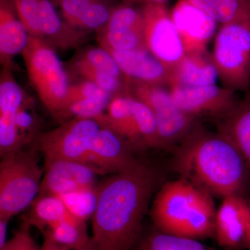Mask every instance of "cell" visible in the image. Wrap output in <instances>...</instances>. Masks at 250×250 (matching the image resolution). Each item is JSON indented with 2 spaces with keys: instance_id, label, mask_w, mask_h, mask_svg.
Returning a JSON list of instances; mask_svg holds the SVG:
<instances>
[{
  "instance_id": "cell-27",
  "label": "cell",
  "mask_w": 250,
  "mask_h": 250,
  "mask_svg": "<svg viewBox=\"0 0 250 250\" xmlns=\"http://www.w3.org/2000/svg\"><path fill=\"white\" fill-rule=\"evenodd\" d=\"M72 68L83 80L89 81L98 85L112 96H118L126 93V77L125 78L113 76L107 72L92 67L72 64Z\"/></svg>"
},
{
  "instance_id": "cell-14",
  "label": "cell",
  "mask_w": 250,
  "mask_h": 250,
  "mask_svg": "<svg viewBox=\"0 0 250 250\" xmlns=\"http://www.w3.org/2000/svg\"><path fill=\"white\" fill-rule=\"evenodd\" d=\"M138 161L126 141L111 128L102 126L90 147L85 164L98 174H116Z\"/></svg>"
},
{
  "instance_id": "cell-38",
  "label": "cell",
  "mask_w": 250,
  "mask_h": 250,
  "mask_svg": "<svg viewBox=\"0 0 250 250\" xmlns=\"http://www.w3.org/2000/svg\"><path fill=\"white\" fill-rule=\"evenodd\" d=\"M149 2L164 3L165 0H148Z\"/></svg>"
},
{
  "instance_id": "cell-19",
  "label": "cell",
  "mask_w": 250,
  "mask_h": 250,
  "mask_svg": "<svg viewBox=\"0 0 250 250\" xmlns=\"http://www.w3.org/2000/svg\"><path fill=\"white\" fill-rule=\"evenodd\" d=\"M62 9L65 21L72 27L88 31L101 30L113 10L105 0H52Z\"/></svg>"
},
{
  "instance_id": "cell-32",
  "label": "cell",
  "mask_w": 250,
  "mask_h": 250,
  "mask_svg": "<svg viewBox=\"0 0 250 250\" xmlns=\"http://www.w3.org/2000/svg\"><path fill=\"white\" fill-rule=\"evenodd\" d=\"M16 125L18 131L28 143L38 134L39 122L34 111V100L28 99L16 115Z\"/></svg>"
},
{
  "instance_id": "cell-34",
  "label": "cell",
  "mask_w": 250,
  "mask_h": 250,
  "mask_svg": "<svg viewBox=\"0 0 250 250\" xmlns=\"http://www.w3.org/2000/svg\"><path fill=\"white\" fill-rule=\"evenodd\" d=\"M30 229L27 222H23L12 238L0 250H41L31 236Z\"/></svg>"
},
{
  "instance_id": "cell-15",
  "label": "cell",
  "mask_w": 250,
  "mask_h": 250,
  "mask_svg": "<svg viewBox=\"0 0 250 250\" xmlns=\"http://www.w3.org/2000/svg\"><path fill=\"white\" fill-rule=\"evenodd\" d=\"M186 54L205 52L214 34L216 22L190 0H179L170 14Z\"/></svg>"
},
{
  "instance_id": "cell-22",
  "label": "cell",
  "mask_w": 250,
  "mask_h": 250,
  "mask_svg": "<svg viewBox=\"0 0 250 250\" xmlns=\"http://www.w3.org/2000/svg\"><path fill=\"white\" fill-rule=\"evenodd\" d=\"M216 122L218 132L232 141L250 174V94Z\"/></svg>"
},
{
  "instance_id": "cell-11",
  "label": "cell",
  "mask_w": 250,
  "mask_h": 250,
  "mask_svg": "<svg viewBox=\"0 0 250 250\" xmlns=\"http://www.w3.org/2000/svg\"><path fill=\"white\" fill-rule=\"evenodd\" d=\"M177 106L189 116L215 118L216 121L232 109L238 101L235 92L216 84L200 87H170Z\"/></svg>"
},
{
  "instance_id": "cell-26",
  "label": "cell",
  "mask_w": 250,
  "mask_h": 250,
  "mask_svg": "<svg viewBox=\"0 0 250 250\" xmlns=\"http://www.w3.org/2000/svg\"><path fill=\"white\" fill-rule=\"evenodd\" d=\"M138 250H233L217 249L199 240L167 234L159 230L149 233L139 242Z\"/></svg>"
},
{
  "instance_id": "cell-9",
  "label": "cell",
  "mask_w": 250,
  "mask_h": 250,
  "mask_svg": "<svg viewBox=\"0 0 250 250\" xmlns=\"http://www.w3.org/2000/svg\"><path fill=\"white\" fill-rule=\"evenodd\" d=\"M106 111L97 121L101 126L114 130L131 148L143 149L145 139L152 134L155 125L147 105L126 93L112 99Z\"/></svg>"
},
{
  "instance_id": "cell-31",
  "label": "cell",
  "mask_w": 250,
  "mask_h": 250,
  "mask_svg": "<svg viewBox=\"0 0 250 250\" xmlns=\"http://www.w3.org/2000/svg\"><path fill=\"white\" fill-rule=\"evenodd\" d=\"M18 17L29 35L43 39L40 24L39 11L40 0H11Z\"/></svg>"
},
{
  "instance_id": "cell-29",
  "label": "cell",
  "mask_w": 250,
  "mask_h": 250,
  "mask_svg": "<svg viewBox=\"0 0 250 250\" xmlns=\"http://www.w3.org/2000/svg\"><path fill=\"white\" fill-rule=\"evenodd\" d=\"M74 216L86 221L92 218L98 202L97 187L59 196Z\"/></svg>"
},
{
  "instance_id": "cell-33",
  "label": "cell",
  "mask_w": 250,
  "mask_h": 250,
  "mask_svg": "<svg viewBox=\"0 0 250 250\" xmlns=\"http://www.w3.org/2000/svg\"><path fill=\"white\" fill-rule=\"evenodd\" d=\"M113 98V97L111 94L105 91L98 85L92 83L89 81L83 80L80 83L70 85L68 91H67L65 106L62 108V112L67 105L75 103V102L80 101V100H88V99L112 100Z\"/></svg>"
},
{
  "instance_id": "cell-20",
  "label": "cell",
  "mask_w": 250,
  "mask_h": 250,
  "mask_svg": "<svg viewBox=\"0 0 250 250\" xmlns=\"http://www.w3.org/2000/svg\"><path fill=\"white\" fill-rule=\"evenodd\" d=\"M29 34L11 0H0V60L11 67L13 58L27 45Z\"/></svg>"
},
{
  "instance_id": "cell-10",
  "label": "cell",
  "mask_w": 250,
  "mask_h": 250,
  "mask_svg": "<svg viewBox=\"0 0 250 250\" xmlns=\"http://www.w3.org/2000/svg\"><path fill=\"white\" fill-rule=\"evenodd\" d=\"M145 40L151 54L169 68L176 66L186 55L177 27L164 3L148 2L142 11Z\"/></svg>"
},
{
  "instance_id": "cell-35",
  "label": "cell",
  "mask_w": 250,
  "mask_h": 250,
  "mask_svg": "<svg viewBox=\"0 0 250 250\" xmlns=\"http://www.w3.org/2000/svg\"><path fill=\"white\" fill-rule=\"evenodd\" d=\"M41 250H68L55 242L52 241L50 238L45 237V241L41 247Z\"/></svg>"
},
{
  "instance_id": "cell-13",
  "label": "cell",
  "mask_w": 250,
  "mask_h": 250,
  "mask_svg": "<svg viewBox=\"0 0 250 250\" xmlns=\"http://www.w3.org/2000/svg\"><path fill=\"white\" fill-rule=\"evenodd\" d=\"M96 172L83 163L63 159L46 160L39 195H66L96 187Z\"/></svg>"
},
{
  "instance_id": "cell-25",
  "label": "cell",
  "mask_w": 250,
  "mask_h": 250,
  "mask_svg": "<svg viewBox=\"0 0 250 250\" xmlns=\"http://www.w3.org/2000/svg\"><path fill=\"white\" fill-rule=\"evenodd\" d=\"M222 24L250 17V0H190Z\"/></svg>"
},
{
  "instance_id": "cell-12",
  "label": "cell",
  "mask_w": 250,
  "mask_h": 250,
  "mask_svg": "<svg viewBox=\"0 0 250 250\" xmlns=\"http://www.w3.org/2000/svg\"><path fill=\"white\" fill-rule=\"evenodd\" d=\"M100 31L99 41L103 48L116 51L147 49L142 11L131 6H122L113 10L107 24Z\"/></svg>"
},
{
  "instance_id": "cell-17",
  "label": "cell",
  "mask_w": 250,
  "mask_h": 250,
  "mask_svg": "<svg viewBox=\"0 0 250 250\" xmlns=\"http://www.w3.org/2000/svg\"><path fill=\"white\" fill-rule=\"evenodd\" d=\"M114 58L125 76L147 84L170 88L172 70L147 49L116 51L105 49Z\"/></svg>"
},
{
  "instance_id": "cell-37",
  "label": "cell",
  "mask_w": 250,
  "mask_h": 250,
  "mask_svg": "<svg viewBox=\"0 0 250 250\" xmlns=\"http://www.w3.org/2000/svg\"><path fill=\"white\" fill-rule=\"evenodd\" d=\"M242 248H246V249L250 250V215L249 222H248V228H247L246 236H245L244 241H243Z\"/></svg>"
},
{
  "instance_id": "cell-30",
  "label": "cell",
  "mask_w": 250,
  "mask_h": 250,
  "mask_svg": "<svg viewBox=\"0 0 250 250\" xmlns=\"http://www.w3.org/2000/svg\"><path fill=\"white\" fill-rule=\"evenodd\" d=\"M111 101L106 99H88L75 102L67 105L57 118H82L97 121L104 114Z\"/></svg>"
},
{
  "instance_id": "cell-1",
  "label": "cell",
  "mask_w": 250,
  "mask_h": 250,
  "mask_svg": "<svg viewBox=\"0 0 250 250\" xmlns=\"http://www.w3.org/2000/svg\"><path fill=\"white\" fill-rule=\"evenodd\" d=\"M155 184L154 171L138 161L97 187L98 202L91 218L96 250H133Z\"/></svg>"
},
{
  "instance_id": "cell-18",
  "label": "cell",
  "mask_w": 250,
  "mask_h": 250,
  "mask_svg": "<svg viewBox=\"0 0 250 250\" xmlns=\"http://www.w3.org/2000/svg\"><path fill=\"white\" fill-rule=\"evenodd\" d=\"M39 24L43 40L53 48H75L86 41L87 31L72 27L59 17L52 0H40Z\"/></svg>"
},
{
  "instance_id": "cell-7",
  "label": "cell",
  "mask_w": 250,
  "mask_h": 250,
  "mask_svg": "<svg viewBox=\"0 0 250 250\" xmlns=\"http://www.w3.org/2000/svg\"><path fill=\"white\" fill-rule=\"evenodd\" d=\"M126 92L147 104L155 117L159 147L179 145L199 126L198 120L177 106L170 90L126 77Z\"/></svg>"
},
{
  "instance_id": "cell-36",
  "label": "cell",
  "mask_w": 250,
  "mask_h": 250,
  "mask_svg": "<svg viewBox=\"0 0 250 250\" xmlns=\"http://www.w3.org/2000/svg\"><path fill=\"white\" fill-rule=\"evenodd\" d=\"M9 221L0 220V249L6 243V231H7L8 224Z\"/></svg>"
},
{
  "instance_id": "cell-6",
  "label": "cell",
  "mask_w": 250,
  "mask_h": 250,
  "mask_svg": "<svg viewBox=\"0 0 250 250\" xmlns=\"http://www.w3.org/2000/svg\"><path fill=\"white\" fill-rule=\"evenodd\" d=\"M213 62L225 88L245 90L250 84V17L223 24L215 37Z\"/></svg>"
},
{
  "instance_id": "cell-3",
  "label": "cell",
  "mask_w": 250,
  "mask_h": 250,
  "mask_svg": "<svg viewBox=\"0 0 250 250\" xmlns=\"http://www.w3.org/2000/svg\"><path fill=\"white\" fill-rule=\"evenodd\" d=\"M150 213L161 232L197 240L215 236L216 210L212 195L182 177L163 186Z\"/></svg>"
},
{
  "instance_id": "cell-28",
  "label": "cell",
  "mask_w": 250,
  "mask_h": 250,
  "mask_svg": "<svg viewBox=\"0 0 250 250\" xmlns=\"http://www.w3.org/2000/svg\"><path fill=\"white\" fill-rule=\"evenodd\" d=\"M73 64L97 69L120 78L126 77L111 54L102 47H91L83 51L77 56Z\"/></svg>"
},
{
  "instance_id": "cell-2",
  "label": "cell",
  "mask_w": 250,
  "mask_h": 250,
  "mask_svg": "<svg viewBox=\"0 0 250 250\" xmlns=\"http://www.w3.org/2000/svg\"><path fill=\"white\" fill-rule=\"evenodd\" d=\"M174 167L182 178L223 199L240 195L249 174L232 141L200 125L179 144Z\"/></svg>"
},
{
  "instance_id": "cell-16",
  "label": "cell",
  "mask_w": 250,
  "mask_h": 250,
  "mask_svg": "<svg viewBox=\"0 0 250 250\" xmlns=\"http://www.w3.org/2000/svg\"><path fill=\"white\" fill-rule=\"evenodd\" d=\"M250 215V205L241 195L223 199L215 217V236L220 247L233 250L242 248Z\"/></svg>"
},
{
  "instance_id": "cell-5",
  "label": "cell",
  "mask_w": 250,
  "mask_h": 250,
  "mask_svg": "<svg viewBox=\"0 0 250 250\" xmlns=\"http://www.w3.org/2000/svg\"><path fill=\"white\" fill-rule=\"evenodd\" d=\"M42 169L31 152L19 151L1 157L0 220L9 221L32 202L40 192Z\"/></svg>"
},
{
  "instance_id": "cell-4",
  "label": "cell",
  "mask_w": 250,
  "mask_h": 250,
  "mask_svg": "<svg viewBox=\"0 0 250 250\" xmlns=\"http://www.w3.org/2000/svg\"><path fill=\"white\" fill-rule=\"evenodd\" d=\"M21 54L31 84L45 107L57 117L65 106L70 84L55 50L43 39L29 35Z\"/></svg>"
},
{
  "instance_id": "cell-21",
  "label": "cell",
  "mask_w": 250,
  "mask_h": 250,
  "mask_svg": "<svg viewBox=\"0 0 250 250\" xmlns=\"http://www.w3.org/2000/svg\"><path fill=\"white\" fill-rule=\"evenodd\" d=\"M218 72L212 56L207 52L186 54L172 68L170 87H200L215 84Z\"/></svg>"
},
{
  "instance_id": "cell-8",
  "label": "cell",
  "mask_w": 250,
  "mask_h": 250,
  "mask_svg": "<svg viewBox=\"0 0 250 250\" xmlns=\"http://www.w3.org/2000/svg\"><path fill=\"white\" fill-rule=\"evenodd\" d=\"M101 127L95 120L73 118L56 129L39 134L38 141L45 161L63 159L85 164Z\"/></svg>"
},
{
  "instance_id": "cell-23",
  "label": "cell",
  "mask_w": 250,
  "mask_h": 250,
  "mask_svg": "<svg viewBox=\"0 0 250 250\" xmlns=\"http://www.w3.org/2000/svg\"><path fill=\"white\" fill-rule=\"evenodd\" d=\"M75 218L60 197L44 195L36 197L24 221L44 234L54 224Z\"/></svg>"
},
{
  "instance_id": "cell-24",
  "label": "cell",
  "mask_w": 250,
  "mask_h": 250,
  "mask_svg": "<svg viewBox=\"0 0 250 250\" xmlns=\"http://www.w3.org/2000/svg\"><path fill=\"white\" fill-rule=\"evenodd\" d=\"M43 235L68 250H96L85 220L79 218L54 224Z\"/></svg>"
}]
</instances>
